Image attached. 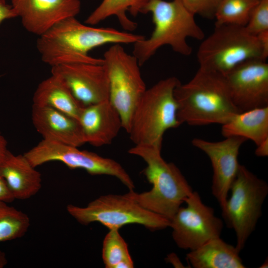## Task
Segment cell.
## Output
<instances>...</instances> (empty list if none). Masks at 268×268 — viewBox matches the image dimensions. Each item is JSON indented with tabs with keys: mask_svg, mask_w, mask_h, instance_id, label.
<instances>
[{
	"mask_svg": "<svg viewBox=\"0 0 268 268\" xmlns=\"http://www.w3.org/2000/svg\"><path fill=\"white\" fill-rule=\"evenodd\" d=\"M161 147L134 145L129 150L146 163L142 173L152 188L140 194L130 191L126 195L143 208L170 220L193 190L178 167L162 158Z\"/></svg>",
	"mask_w": 268,
	"mask_h": 268,
	"instance_id": "277c9868",
	"label": "cell"
},
{
	"mask_svg": "<svg viewBox=\"0 0 268 268\" xmlns=\"http://www.w3.org/2000/svg\"><path fill=\"white\" fill-rule=\"evenodd\" d=\"M149 0H102L100 4L87 17L85 23L96 25L108 17L116 16L121 26L126 30L132 31L137 24L129 18L126 11L136 16Z\"/></svg>",
	"mask_w": 268,
	"mask_h": 268,
	"instance_id": "7402d4cb",
	"label": "cell"
},
{
	"mask_svg": "<svg viewBox=\"0 0 268 268\" xmlns=\"http://www.w3.org/2000/svg\"><path fill=\"white\" fill-rule=\"evenodd\" d=\"M141 35L110 27H95L81 23L75 17L61 20L39 36L36 47L42 61L51 67L66 64L102 65L103 58L90 56L93 49L107 44H134Z\"/></svg>",
	"mask_w": 268,
	"mask_h": 268,
	"instance_id": "6da1fadb",
	"label": "cell"
},
{
	"mask_svg": "<svg viewBox=\"0 0 268 268\" xmlns=\"http://www.w3.org/2000/svg\"><path fill=\"white\" fill-rule=\"evenodd\" d=\"M255 154L259 157H266L268 155V138L257 145Z\"/></svg>",
	"mask_w": 268,
	"mask_h": 268,
	"instance_id": "4dcf8cb0",
	"label": "cell"
},
{
	"mask_svg": "<svg viewBox=\"0 0 268 268\" xmlns=\"http://www.w3.org/2000/svg\"><path fill=\"white\" fill-rule=\"evenodd\" d=\"M67 210L80 224L98 222L109 230L119 229L133 223L152 230L163 229L170 225L168 219L143 208L126 194L102 196L85 207L69 204Z\"/></svg>",
	"mask_w": 268,
	"mask_h": 268,
	"instance_id": "ba28073f",
	"label": "cell"
},
{
	"mask_svg": "<svg viewBox=\"0 0 268 268\" xmlns=\"http://www.w3.org/2000/svg\"><path fill=\"white\" fill-rule=\"evenodd\" d=\"M0 176L15 199H28L36 194L42 186L40 173L24 154L15 155L9 151L0 166Z\"/></svg>",
	"mask_w": 268,
	"mask_h": 268,
	"instance_id": "ac0fdd59",
	"label": "cell"
},
{
	"mask_svg": "<svg viewBox=\"0 0 268 268\" xmlns=\"http://www.w3.org/2000/svg\"><path fill=\"white\" fill-rule=\"evenodd\" d=\"M15 200L4 179L0 176V201L10 202Z\"/></svg>",
	"mask_w": 268,
	"mask_h": 268,
	"instance_id": "f1b7e54d",
	"label": "cell"
},
{
	"mask_svg": "<svg viewBox=\"0 0 268 268\" xmlns=\"http://www.w3.org/2000/svg\"><path fill=\"white\" fill-rule=\"evenodd\" d=\"M7 261L5 254L0 251V268H2L7 264Z\"/></svg>",
	"mask_w": 268,
	"mask_h": 268,
	"instance_id": "d6a6232c",
	"label": "cell"
},
{
	"mask_svg": "<svg viewBox=\"0 0 268 268\" xmlns=\"http://www.w3.org/2000/svg\"><path fill=\"white\" fill-rule=\"evenodd\" d=\"M78 120L86 143L96 147L110 144L123 128L121 116L109 100L84 106Z\"/></svg>",
	"mask_w": 268,
	"mask_h": 268,
	"instance_id": "2e32d148",
	"label": "cell"
},
{
	"mask_svg": "<svg viewBox=\"0 0 268 268\" xmlns=\"http://www.w3.org/2000/svg\"><path fill=\"white\" fill-rule=\"evenodd\" d=\"M180 82L169 77L146 89L134 108L128 132L134 145L162 147L165 132L181 125L174 94Z\"/></svg>",
	"mask_w": 268,
	"mask_h": 268,
	"instance_id": "5b68a950",
	"label": "cell"
},
{
	"mask_svg": "<svg viewBox=\"0 0 268 268\" xmlns=\"http://www.w3.org/2000/svg\"><path fill=\"white\" fill-rule=\"evenodd\" d=\"M23 154L35 168L48 162L58 161L70 169H82L92 175L114 176L130 191L134 188L131 178L119 163L95 153L80 150L76 146L43 139Z\"/></svg>",
	"mask_w": 268,
	"mask_h": 268,
	"instance_id": "30bf717a",
	"label": "cell"
},
{
	"mask_svg": "<svg viewBox=\"0 0 268 268\" xmlns=\"http://www.w3.org/2000/svg\"><path fill=\"white\" fill-rule=\"evenodd\" d=\"M240 252L219 237L190 251L186 259L194 268H244Z\"/></svg>",
	"mask_w": 268,
	"mask_h": 268,
	"instance_id": "d6986e66",
	"label": "cell"
},
{
	"mask_svg": "<svg viewBox=\"0 0 268 268\" xmlns=\"http://www.w3.org/2000/svg\"><path fill=\"white\" fill-rule=\"evenodd\" d=\"M246 140L241 137L230 136L218 141L200 138L192 141V144L203 151L210 161L213 170L211 193L221 209L238 170L240 148Z\"/></svg>",
	"mask_w": 268,
	"mask_h": 268,
	"instance_id": "7c38bea8",
	"label": "cell"
},
{
	"mask_svg": "<svg viewBox=\"0 0 268 268\" xmlns=\"http://www.w3.org/2000/svg\"><path fill=\"white\" fill-rule=\"evenodd\" d=\"M8 151L7 148V141L0 132V166L5 159Z\"/></svg>",
	"mask_w": 268,
	"mask_h": 268,
	"instance_id": "1f68e13d",
	"label": "cell"
},
{
	"mask_svg": "<svg viewBox=\"0 0 268 268\" xmlns=\"http://www.w3.org/2000/svg\"><path fill=\"white\" fill-rule=\"evenodd\" d=\"M30 224L26 213L0 201V242L22 237Z\"/></svg>",
	"mask_w": 268,
	"mask_h": 268,
	"instance_id": "cb8c5ba5",
	"label": "cell"
},
{
	"mask_svg": "<svg viewBox=\"0 0 268 268\" xmlns=\"http://www.w3.org/2000/svg\"><path fill=\"white\" fill-rule=\"evenodd\" d=\"M33 103V105L54 108L77 120L84 106L63 80L52 74L39 84L34 93Z\"/></svg>",
	"mask_w": 268,
	"mask_h": 268,
	"instance_id": "ffe728a7",
	"label": "cell"
},
{
	"mask_svg": "<svg viewBox=\"0 0 268 268\" xmlns=\"http://www.w3.org/2000/svg\"><path fill=\"white\" fill-rule=\"evenodd\" d=\"M170 220L172 237L182 249L194 250L207 241L219 237L222 220L215 215L212 207L204 203L200 194L194 191L185 200Z\"/></svg>",
	"mask_w": 268,
	"mask_h": 268,
	"instance_id": "8fae6325",
	"label": "cell"
},
{
	"mask_svg": "<svg viewBox=\"0 0 268 268\" xmlns=\"http://www.w3.org/2000/svg\"><path fill=\"white\" fill-rule=\"evenodd\" d=\"M259 0H221L215 13V25L245 26Z\"/></svg>",
	"mask_w": 268,
	"mask_h": 268,
	"instance_id": "d4e9b609",
	"label": "cell"
},
{
	"mask_svg": "<svg viewBox=\"0 0 268 268\" xmlns=\"http://www.w3.org/2000/svg\"><path fill=\"white\" fill-rule=\"evenodd\" d=\"M12 6L29 32L40 36L62 20L80 12L79 0H11Z\"/></svg>",
	"mask_w": 268,
	"mask_h": 268,
	"instance_id": "9a60e30c",
	"label": "cell"
},
{
	"mask_svg": "<svg viewBox=\"0 0 268 268\" xmlns=\"http://www.w3.org/2000/svg\"><path fill=\"white\" fill-rule=\"evenodd\" d=\"M245 27L255 36L268 30V0H259L251 12Z\"/></svg>",
	"mask_w": 268,
	"mask_h": 268,
	"instance_id": "484cf974",
	"label": "cell"
},
{
	"mask_svg": "<svg viewBox=\"0 0 268 268\" xmlns=\"http://www.w3.org/2000/svg\"><path fill=\"white\" fill-rule=\"evenodd\" d=\"M194 14L206 18H214L216 8L221 0H181Z\"/></svg>",
	"mask_w": 268,
	"mask_h": 268,
	"instance_id": "4316f807",
	"label": "cell"
},
{
	"mask_svg": "<svg viewBox=\"0 0 268 268\" xmlns=\"http://www.w3.org/2000/svg\"><path fill=\"white\" fill-rule=\"evenodd\" d=\"M51 73L63 79L83 106L109 100V81L103 64H62L52 67Z\"/></svg>",
	"mask_w": 268,
	"mask_h": 268,
	"instance_id": "5bb4252c",
	"label": "cell"
},
{
	"mask_svg": "<svg viewBox=\"0 0 268 268\" xmlns=\"http://www.w3.org/2000/svg\"><path fill=\"white\" fill-rule=\"evenodd\" d=\"M225 75L232 101L240 112L268 106V64L246 61Z\"/></svg>",
	"mask_w": 268,
	"mask_h": 268,
	"instance_id": "4fadbf2b",
	"label": "cell"
},
{
	"mask_svg": "<svg viewBox=\"0 0 268 268\" xmlns=\"http://www.w3.org/2000/svg\"><path fill=\"white\" fill-rule=\"evenodd\" d=\"M268 259L267 258L265 261L261 265V267H260L259 268H266L268 267Z\"/></svg>",
	"mask_w": 268,
	"mask_h": 268,
	"instance_id": "836d02e7",
	"label": "cell"
},
{
	"mask_svg": "<svg viewBox=\"0 0 268 268\" xmlns=\"http://www.w3.org/2000/svg\"><path fill=\"white\" fill-rule=\"evenodd\" d=\"M17 17L12 5L7 4L5 0H0V24L5 19Z\"/></svg>",
	"mask_w": 268,
	"mask_h": 268,
	"instance_id": "83f0119b",
	"label": "cell"
},
{
	"mask_svg": "<svg viewBox=\"0 0 268 268\" xmlns=\"http://www.w3.org/2000/svg\"><path fill=\"white\" fill-rule=\"evenodd\" d=\"M180 125H223L240 113L230 95L225 75L199 67L187 83L174 89Z\"/></svg>",
	"mask_w": 268,
	"mask_h": 268,
	"instance_id": "7a4b0ae2",
	"label": "cell"
},
{
	"mask_svg": "<svg viewBox=\"0 0 268 268\" xmlns=\"http://www.w3.org/2000/svg\"><path fill=\"white\" fill-rule=\"evenodd\" d=\"M119 229H110L103 243L102 259L107 268H132L134 263Z\"/></svg>",
	"mask_w": 268,
	"mask_h": 268,
	"instance_id": "603a6c76",
	"label": "cell"
},
{
	"mask_svg": "<svg viewBox=\"0 0 268 268\" xmlns=\"http://www.w3.org/2000/svg\"><path fill=\"white\" fill-rule=\"evenodd\" d=\"M230 191L231 196L221 209L222 215L227 226L234 230L235 246L241 252L262 215L268 184L240 164Z\"/></svg>",
	"mask_w": 268,
	"mask_h": 268,
	"instance_id": "52a82bcc",
	"label": "cell"
},
{
	"mask_svg": "<svg viewBox=\"0 0 268 268\" xmlns=\"http://www.w3.org/2000/svg\"><path fill=\"white\" fill-rule=\"evenodd\" d=\"M225 137L238 136L253 141L256 145L268 138V106L238 113L222 125Z\"/></svg>",
	"mask_w": 268,
	"mask_h": 268,
	"instance_id": "44dd1931",
	"label": "cell"
},
{
	"mask_svg": "<svg viewBox=\"0 0 268 268\" xmlns=\"http://www.w3.org/2000/svg\"><path fill=\"white\" fill-rule=\"evenodd\" d=\"M32 120L43 139L76 147L86 143L79 121L62 112L33 105Z\"/></svg>",
	"mask_w": 268,
	"mask_h": 268,
	"instance_id": "e0dca14e",
	"label": "cell"
},
{
	"mask_svg": "<svg viewBox=\"0 0 268 268\" xmlns=\"http://www.w3.org/2000/svg\"><path fill=\"white\" fill-rule=\"evenodd\" d=\"M197 58L199 67L224 75L246 61L264 60L257 36L244 26L232 24L215 25L213 31L202 40Z\"/></svg>",
	"mask_w": 268,
	"mask_h": 268,
	"instance_id": "8992f818",
	"label": "cell"
},
{
	"mask_svg": "<svg viewBox=\"0 0 268 268\" xmlns=\"http://www.w3.org/2000/svg\"><path fill=\"white\" fill-rule=\"evenodd\" d=\"M151 13L154 29L150 37L134 43L133 55L140 66L145 64L160 47L168 45L176 53L188 56L192 48L187 39L204 38L202 29L196 22L195 14L181 0H149L141 13Z\"/></svg>",
	"mask_w": 268,
	"mask_h": 268,
	"instance_id": "3957f363",
	"label": "cell"
},
{
	"mask_svg": "<svg viewBox=\"0 0 268 268\" xmlns=\"http://www.w3.org/2000/svg\"><path fill=\"white\" fill-rule=\"evenodd\" d=\"M103 65L109 81V100L120 114L128 133L134 108L146 90L136 58L119 44L104 53Z\"/></svg>",
	"mask_w": 268,
	"mask_h": 268,
	"instance_id": "9c48e42d",
	"label": "cell"
},
{
	"mask_svg": "<svg viewBox=\"0 0 268 268\" xmlns=\"http://www.w3.org/2000/svg\"><path fill=\"white\" fill-rule=\"evenodd\" d=\"M256 36L261 46L263 59L266 61L268 57V30L262 32Z\"/></svg>",
	"mask_w": 268,
	"mask_h": 268,
	"instance_id": "f546056e",
	"label": "cell"
}]
</instances>
